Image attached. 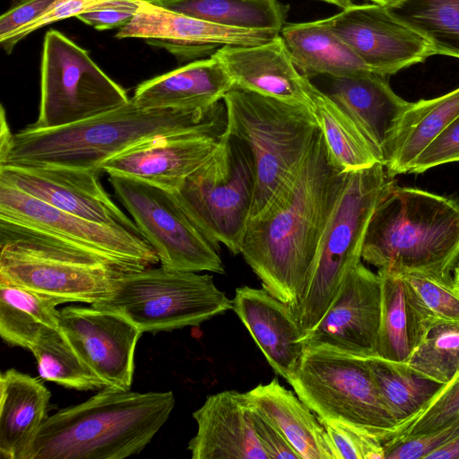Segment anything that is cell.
Returning a JSON list of instances; mask_svg holds the SVG:
<instances>
[{
    "label": "cell",
    "mask_w": 459,
    "mask_h": 459,
    "mask_svg": "<svg viewBox=\"0 0 459 459\" xmlns=\"http://www.w3.org/2000/svg\"><path fill=\"white\" fill-rule=\"evenodd\" d=\"M347 172L317 130L296 174L259 215L248 221L241 252L270 294L299 304Z\"/></svg>",
    "instance_id": "6da1fadb"
},
{
    "label": "cell",
    "mask_w": 459,
    "mask_h": 459,
    "mask_svg": "<svg viewBox=\"0 0 459 459\" xmlns=\"http://www.w3.org/2000/svg\"><path fill=\"white\" fill-rule=\"evenodd\" d=\"M227 128L222 101L201 110L144 109L130 101L71 125L13 134L4 164L54 165L100 170L108 159L160 135L199 133L219 138Z\"/></svg>",
    "instance_id": "7a4b0ae2"
},
{
    "label": "cell",
    "mask_w": 459,
    "mask_h": 459,
    "mask_svg": "<svg viewBox=\"0 0 459 459\" xmlns=\"http://www.w3.org/2000/svg\"><path fill=\"white\" fill-rule=\"evenodd\" d=\"M171 391L138 393L105 386L61 409L39 427L25 459H124L139 454L168 420Z\"/></svg>",
    "instance_id": "3957f363"
},
{
    "label": "cell",
    "mask_w": 459,
    "mask_h": 459,
    "mask_svg": "<svg viewBox=\"0 0 459 459\" xmlns=\"http://www.w3.org/2000/svg\"><path fill=\"white\" fill-rule=\"evenodd\" d=\"M361 259L378 269L418 272L454 287L459 203L394 182L370 219Z\"/></svg>",
    "instance_id": "277c9868"
},
{
    "label": "cell",
    "mask_w": 459,
    "mask_h": 459,
    "mask_svg": "<svg viewBox=\"0 0 459 459\" xmlns=\"http://www.w3.org/2000/svg\"><path fill=\"white\" fill-rule=\"evenodd\" d=\"M227 130L252 158L255 187L249 220L263 212L296 174L319 126L307 103L233 86L223 97Z\"/></svg>",
    "instance_id": "5b68a950"
},
{
    "label": "cell",
    "mask_w": 459,
    "mask_h": 459,
    "mask_svg": "<svg viewBox=\"0 0 459 459\" xmlns=\"http://www.w3.org/2000/svg\"><path fill=\"white\" fill-rule=\"evenodd\" d=\"M394 182L380 162L347 172L342 190L322 235L308 281L292 311L303 336L324 317L343 281L361 261L370 219Z\"/></svg>",
    "instance_id": "8992f818"
},
{
    "label": "cell",
    "mask_w": 459,
    "mask_h": 459,
    "mask_svg": "<svg viewBox=\"0 0 459 459\" xmlns=\"http://www.w3.org/2000/svg\"><path fill=\"white\" fill-rule=\"evenodd\" d=\"M255 187L251 155L227 128L210 157L175 191L186 215L219 250L240 254Z\"/></svg>",
    "instance_id": "52a82bcc"
},
{
    "label": "cell",
    "mask_w": 459,
    "mask_h": 459,
    "mask_svg": "<svg viewBox=\"0 0 459 459\" xmlns=\"http://www.w3.org/2000/svg\"><path fill=\"white\" fill-rule=\"evenodd\" d=\"M115 312L142 333L169 332L203 322L232 309V299L210 274L147 267L117 277L109 294L91 305Z\"/></svg>",
    "instance_id": "ba28073f"
},
{
    "label": "cell",
    "mask_w": 459,
    "mask_h": 459,
    "mask_svg": "<svg viewBox=\"0 0 459 459\" xmlns=\"http://www.w3.org/2000/svg\"><path fill=\"white\" fill-rule=\"evenodd\" d=\"M290 385L321 420L338 421L383 444L397 433L398 424L377 391L368 358L305 346Z\"/></svg>",
    "instance_id": "9c48e42d"
},
{
    "label": "cell",
    "mask_w": 459,
    "mask_h": 459,
    "mask_svg": "<svg viewBox=\"0 0 459 459\" xmlns=\"http://www.w3.org/2000/svg\"><path fill=\"white\" fill-rule=\"evenodd\" d=\"M124 273L102 258L0 221V277L67 302L105 299Z\"/></svg>",
    "instance_id": "30bf717a"
},
{
    "label": "cell",
    "mask_w": 459,
    "mask_h": 459,
    "mask_svg": "<svg viewBox=\"0 0 459 459\" xmlns=\"http://www.w3.org/2000/svg\"><path fill=\"white\" fill-rule=\"evenodd\" d=\"M87 50L62 32H46L40 64L38 119L28 126L56 128L117 108L130 101Z\"/></svg>",
    "instance_id": "8fae6325"
},
{
    "label": "cell",
    "mask_w": 459,
    "mask_h": 459,
    "mask_svg": "<svg viewBox=\"0 0 459 459\" xmlns=\"http://www.w3.org/2000/svg\"><path fill=\"white\" fill-rule=\"evenodd\" d=\"M0 221L95 255L123 273L160 263L144 238L59 210L2 182Z\"/></svg>",
    "instance_id": "7c38bea8"
},
{
    "label": "cell",
    "mask_w": 459,
    "mask_h": 459,
    "mask_svg": "<svg viewBox=\"0 0 459 459\" xmlns=\"http://www.w3.org/2000/svg\"><path fill=\"white\" fill-rule=\"evenodd\" d=\"M108 176L117 199L156 252L161 266L225 273L219 250L194 224L170 191L124 176Z\"/></svg>",
    "instance_id": "4fadbf2b"
},
{
    "label": "cell",
    "mask_w": 459,
    "mask_h": 459,
    "mask_svg": "<svg viewBox=\"0 0 459 459\" xmlns=\"http://www.w3.org/2000/svg\"><path fill=\"white\" fill-rule=\"evenodd\" d=\"M100 173L54 165L4 164L0 165V182L71 214L143 237L100 185Z\"/></svg>",
    "instance_id": "5bb4252c"
},
{
    "label": "cell",
    "mask_w": 459,
    "mask_h": 459,
    "mask_svg": "<svg viewBox=\"0 0 459 459\" xmlns=\"http://www.w3.org/2000/svg\"><path fill=\"white\" fill-rule=\"evenodd\" d=\"M323 20L373 73L384 76L437 55L426 38L377 4H352Z\"/></svg>",
    "instance_id": "9a60e30c"
},
{
    "label": "cell",
    "mask_w": 459,
    "mask_h": 459,
    "mask_svg": "<svg viewBox=\"0 0 459 459\" xmlns=\"http://www.w3.org/2000/svg\"><path fill=\"white\" fill-rule=\"evenodd\" d=\"M280 33L217 25L140 0L134 18L119 28L117 39H142L165 48L179 62L211 56L224 46L266 43Z\"/></svg>",
    "instance_id": "2e32d148"
},
{
    "label": "cell",
    "mask_w": 459,
    "mask_h": 459,
    "mask_svg": "<svg viewBox=\"0 0 459 459\" xmlns=\"http://www.w3.org/2000/svg\"><path fill=\"white\" fill-rule=\"evenodd\" d=\"M381 307L379 275L360 261L343 281L324 317L300 342L359 357L377 356Z\"/></svg>",
    "instance_id": "e0dca14e"
},
{
    "label": "cell",
    "mask_w": 459,
    "mask_h": 459,
    "mask_svg": "<svg viewBox=\"0 0 459 459\" xmlns=\"http://www.w3.org/2000/svg\"><path fill=\"white\" fill-rule=\"evenodd\" d=\"M59 328L85 364L107 385L130 390L142 332L115 312L94 307L59 310Z\"/></svg>",
    "instance_id": "ac0fdd59"
},
{
    "label": "cell",
    "mask_w": 459,
    "mask_h": 459,
    "mask_svg": "<svg viewBox=\"0 0 459 459\" xmlns=\"http://www.w3.org/2000/svg\"><path fill=\"white\" fill-rule=\"evenodd\" d=\"M218 139L199 133L156 136L108 159L101 169L173 192L210 157Z\"/></svg>",
    "instance_id": "d6986e66"
},
{
    "label": "cell",
    "mask_w": 459,
    "mask_h": 459,
    "mask_svg": "<svg viewBox=\"0 0 459 459\" xmlns=\"http://www.w3.org/2000/svg\"><path fill=\"white\" fill-rule=\"evenodd\" d=\"M193 418L197 431L187 446L192 459H269L253 426L247 393L209 395Z\"/></svg>",
    "instance_id": "ffe728a7"
},
{
    "label": "cell",
    "mask_w": 459,
    "mask_h": 459,
    "mask_svg": "<svg viewBox=\"0 0 459 459\" xmlns=\"http://www.w3.org/2000/svg\"><path fill=\"white\" fill-rule=\"evenodd\" d=\"M232 310L276 374L289 384L299 367L305 345L303 332L290 306L263 287H239L232 299Z\"/></svg>",
    "instance_id": "44dd1931"
},
{
    "label": "cell",
    "mask_w": 459,
    "mask_h": 459,
    "mask_svg": "<svg viewBox=\"0 0 459 459\" xmlns=\"http://www.w3.org/2000/svg\"><path fill=\"white\" fill-rule=\"evenodd\" d=\"M235 87L285 101L309 103L308 77L293 64L280 34L251 46H224L212 54Z\"/></svg>",
    "instance_id": "7402d4cb"
},
{
    "label": "cell",
    "mask_w": 459,
    "mask_h": 459,
    "mask_svg": "<svg viewBox=\"0 0 459 459\" xmlns=\"http://www.w3.org/2000/svg\"><path fill=\"white\" fill-rule=\"evenodd\" d=\"M324 76L325 91L353 121L380 162L387 140L410 102L390 87L387 76L373 72L349 76Z\"/></svg>",
    "instance_id": "603a6c76"
},
{
    "label": "cell",
    "mask_w": 459,
    "mask_h": 459,
    "mask_svg": "<svg viewBox=\"0 0 459 459\" xmlns=\"http://www.w3.org/2000/svg\"><path fill=\"white\" fill-rule=\"evenodd\" d=\"M233 86L212 55L141 82L131 99L144 109L201 110L222 101Z\"/></svg>",
    "instance_id": "cb8c5ba5"
},
{
    "label": "cell",
    "mask_w": 459,
    "mask_h": 459,
    "mask_svg": "<svg viewBox=\"0 0 459 459\" xmlns=\"http://www.w3.org/2000/svg\"><path fill=\"white\" fill-rule=\"evenodd\" d=\"M0 394V455L4 459H25L48 417L51 393L37 378L9 368L1 373Z\"/></svg>",
    "instance_id": "d4e9b609"
},
{
    "label": "cell",
    "mask_w": 459,
    "mask_h": 459,
    "mask_svg": "<svg viewBox=\"0 0 459 459\" xmlns=\"http://www.w3.org/2000/svg\"><path fill=\"white\" fill-rule=\"evenodd\" d=\"M459 116V88L437 98L410 102L385 147L383 165L394 178L408 173L415 159Z\"/></svg>",
    "instance_id": "484cf974"
},
{
    "label": "cell",
    "mask_w": 459,
    "mask_h": 459,
    "mask_svg": "<svg viewBox=\"0 0 459 459\" xmlns=\"http://www.w3.org/2000/svg\"><path fill=\"white\" fill-rule=\"evenodd\" d=\"M247 393L251 403L281 432L300 459H336L319 418L277 378Z\"/></svg>",
    "instance_id": "4316f807"
},
{
    "label": "cell",
    "mask_w": 459,
    "mask_h": 459,
    "mask_svg": "<svg viewBox=\"0 0 459 459\" xmlns=\"http://www.w3.org/2000/svg\"><path fill=\"white\" fill-rule=\"evenodd\" d=\"M280 36L297 69L310 79L372 72L323 19L285 23Z\"/></svg>",
    "instance_id": "83f0119b"
},
{
    "label": "cell",
    "mask_w": 459,
    "mask_h": 459,
    "mask_svg": "<svg viewBox=\"0 0 459 459\" xmlns=\"http://www.w3.org/2000/svg\"><path fill=\"white\" fill-rule=\"evenodd\" d=\"M64 299L40 294L0 277V335L11 346L31 350L42 334L59 328Z\"/></svg>",
    "instance_id": "f1b7e54d"
},
{
    "label": "cell",
    "mask_w": 459,
    "mask_h": 459,
    "mask_svg": "<svg viewBox=\"0 0 459 459\" xmlns=\"http://www.w3.org/2000/svg\"><path fill=\"white\" fill-rule=\"evenodd\" d=\"M217 25L280 33L290 6L278 0H148Z\"/></svg>",
    "instance_id": "f546056e"
},
{
    "label": "cell",
    "mask_w": 459,
    "mask_h": 459,
    "mask_svg": "<svg viewBox=\"0 0 459 459\" xmlns=\"http://www.w3.org/2000/svg\"><path fill=\"white\" fill-rule=\"evenodd\" d=\"M307 91L328 150L343 172L363 169L380 162L353 121L310 79Z\"/></svg>",
    "instance_id": "4dcf8cb0"
},
{
    "label": "cell",
    "mask_w": 459,
    "mask_h": 459,
    "mask_svg": "<svg viewBox=\"0 0 459 459\" xmlns=\"http://www.w3.org/2000/svg\"><path fill=\"white\" fill-rule=\"evenodd\" d=\"M368 364L377 391L398 424L397 433L429 403L444 385L416 375L403 363L375 356L368 358Z\"/></svg>",
    "instance_id": "1f68e13d"
},
{
    "label": "cell",
    "mask_w": 459,
    "mask_h": 459,
    "mask_svg": "<svg viewBox=\"0 0 459 459\" xmlns=\"http://www.w3.org/2000/svg\"><path fill=\"white\" fill-rule=\"evenodd\" d=\"M382 307L377 356L403 363L421 340L414 315L409 307L400 273L378 269Z\"/></svg>",
    "instance_id": "d6a6232c"
},
{
    "label": "cell",
    "mask_w": 459,
    "mask_h": 459,
    "mask_svg": "<svg viewBox=\"0 0 459 459\" xmlns=\"http://www.w3.org/2000/svg\"><path fill=\"white\" fill-rule=\"evenodd\" d=\"M387 9L426 38L437 55L459 58V0H403Z\"/></svg>",
    "instance_id": "836d02e7"
},
{
    "label": "cell",
    "mask_w": 459,
    "mask_h": 459,
    "mask_svg": "<svg viewBox=\"0 0 459 459\" xmlns=\"http://www.w3.org/2000/svg\"><path fill=\"white\" fill-rule=\"evenodd\" d=\"M30 351L41 379L82 391L107 386L80 358L60 328L42 334Z\"/></svg>",
    "instance_id": "e575fe53"
},
{
    "label": "cell",
    "mask_w": 459,
    "mask_h": 459,
    "mask_svg": "<svg viewBox=\"0 0 459 459\" xmlns=\"http://www.w3.org/2000/svg\"><path fill=\"white\" fill-rule=\"evenodd\" d=\"M406 300L420 333L440 323H459V293L455 287L418 272L400 273Z\"/></svg>",
    "instance_id": "d590c367"
},
{
    "label": "cell",
    "mask_w": 459,
    "mask_h": 459,
    "mask_svg": "<svg viewBox=\"0 0 459 459\" xmlns=\"http://www.w3.org/2000/svg\"><path fill=\"white\" fill-rule=\"evenodd\" d=\"M403 364L418 376L448 383L459 370V323L429 327Z\"/></svg>",
    "instance_id": "8d00e7d4"
},
{
    "label": "cell",
    "mask_w": 459,
    "mask_h": 459,
    "mask_svg": "<svg viewBox=\"0 0 459 459\" xmlns=\"http://www.w3.org/2000/svg\"><path fill=\"white\" fill-rule=\"evenodd\" d=\"M458 413L459 370L394 437H411L432 433L450 422Z\"/></svg>",
    "instance_id": "74e56055"
},
{
    "label": "cell",
    "mask_w": 459,
    "mask_h": 459,
    "mask_svg": "<svg viewBox=\"0 0 459 459\" xmlns=\"http://www.w3.org/2000/svg\"><path fill=\"white\" fill-rule=\"evenodd\" d=\"M336 459H384L382 441L338 421L321 420Z\"/></svg>",
    "instance_id": "f35d334b"
},
{
    "label": "cell",
    "mask_w": 459,
    "mask_h": 459,
    "mask_svg": "<svg viewBox=\"0 0 459 459\" xmlns=\"http://www.w3.org/2000/svg\"><path fill=\"white\" fill-rule=\"evenodd\" d=\"M459 437V413L446 425L429 434L394 437L384 443V459H426L434 450Z\"/></svg>",
    "instance_id": "ab89813d"
},
{
    "label": "cell",
    "mask_w": 459,
    "mask_h": 459,
    "mask_svg": "<svg viewBox=\"0 0 459 459\" xmlns=\"http://www.w3.org/2000/svg\"><path fill=\"white\" fill-rule=\"evenodd\" d=\"M140 0H102L76 16L97 30L121 28L135 15Z\"/></svg>",
    "instance_id": "60d3db41"
},
{
    "label": "cell",
    "mask_w": 459,
    "mask_h": 459,
    "mask_svg": "<svg viewBox=\"0 0 459 459\" xmlns=\"http://www.w3.org/2000/svg\"><path fill=\"white\" fill-rule=\"evenodd\" d=\"M455 161H459V116L415 159L408 173H422Z\"/></svg>",
    "instance_id": "b9f144b4"
},
{
    "label": "cell",
    "mask_w": 459,
    "mask_h": 459,
    "mask_svg": "<svg viewBox=\"0 0 459 459\" xmlns=\"http://www.w3.org/2000/svg\"><path fill=\"white\" fill-rule=\"evenodd\" d=\"M56 0H13L11 8L0 17V43L45 14Z\"/></svg>",
    "instance_id": "7bdbcfd3"
},
{
    "label": "cell",
    "mask_w": 459,
    "mask_h": 459,
    "mask_svg": "<svg viewBox=\"0 0 459 459\" xmlns=\"http://www.w3.org/2000/svg\"><path fill=\"white\" fill-rule=\"evenodd\" d=\"M100 1L102 0H56L45 14L30 25L21 29L7 41L1 44V46L7 54H10L16 44L30 33L53 22L73 16L76 17L78 14Z\"/></svg>",
    "instance_id": "ee69618b"
},
{
    "label": "cell",
    "mask_w": 459,
    "mask_h": 459,
    "mask_svg": "<svg viewBox=\"0 0 459 459\" xmlns=\"http://www.w3.org/2000/svg\"><path fill=\"white\" fill-rule=\"evenodd\" d=\"M250 404L255 434L261 446L268 455L269 459H300L297 452L272 421L252 404L251 402Z\"/></svg>",
    "instance_id": "f6af8a7d"
},
{
    "label": "cell",
    "mask_w": 459,
    "mask_h": 459,
    "mask_svg": "<svg viewBox=\"0 0 459 459\" xmlns=\"http://www.w3.org/2000/svg\"><path fill=\"white\" fill-rule=\"evenodd\" d=\"M13 134H12L7 118L5 110L1 106V116H0V161L4 160L8 154L12 143H13Z\"/></svg>",
    "instance_id": "bcb514c9"
},
{
    "label": "cell",
    "mask_w": 459,
    "mask_h": 459,
    "mask_svg": "<svg viewBox=\"0 0 459 459\" xmlns=\"http://www.w3.org/2000/svg\"><path fill=\"white\" fill-rule=\"evenodd\" d=\"M426 459H459V437L434 450Z\"/></svg>",
    "instance_id": "7dc6e473"
},
{
    "label": "cell",
    "mask_w": 459,
    "mask_h": 459,
    "mask_svg": "<svg viewBox=\"0 0 459 459\" xmlns=\"http://www.w3.org/2000/svg\"><path fill=\"white\" fill-rule=\"evenodd\" d=\"M318 1L334 4L342 9L348 8V7L351 6L352 4H354L352 0H318Z\"/></svg>",
    "instance_id": "c3c4849f"
},
{
    "label": "cell",
    "mask_w": 459,
    "mask_h": 459,
    "mask_svg": "<svg viewBox=\"0 0 459 459\" xmlns=\"http://www.w3.org/2000/svg\"><path fill=\"white\" fill-rule=\"evenodd\" d=\"M369 1H372L374 4H377L385 6V7H390V6H394L397 4H399L403 0H369Z\"/></svg>",
    "instance_id": "681fc988"
},
{
    "label": "cell",
    "mask_w": 459,
    "mask_h": 459,
    "mask_svg": "<svg viewBox=\"0 0 459 459\" xmlns=\"http://www.w3.org/2000/svg\"><path fill=\"white\" fill-rule=\"evenodd\" d=\"M453 280H454V287H455V290L459 293V264H457V265L454 269Z\"/></svg>",
    "instance_id": "f907efd6"
}]
</instances>
